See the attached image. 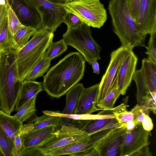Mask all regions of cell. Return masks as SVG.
<instances>
[{
  "mask_svg": "<svg viewBox=\"0 0 156 156\" xmlns=\"http://www.w3.org/2000/svg\"><path fill=\"white\" fill-rule=\"evenodd\" d=\"M0 151L5 156H16L13 141L0 126Z\"/></svg>",
  "mask_w": 156,
  "mask_h": 156,
  "instance_id": "cell-28",
  "label": "cell"
},
{
  "mask_svg": "<svg viewBox=\"0 0 156 156\" xmlns=\"http://www.w3.org/2000/svg\"><path fill=\"white\" fill-rule=\"evenodd\" d=\"M37 96L25 103L14 116L23 123L34 116L36 111L35 103Z\"/></svg>",
  "mask_w": 156,
  "mask_h": 156,
  "instance_id": "cell-30",
  "label": "cell"
},
{
  "mask_svg": "<svg viewBox=\"0 0 156 156\" xmlns=\"http://www.w3.org/2000/svg\"><path fill=\"white\" fill-rule=\"evenodd\" d=\"M84 87L82 83L77 84L67 92L66 105L62 113L67 114L75 113L79 97Z\"/></svg>",
  "mask_w": 156,
  "mask_h": 156,
  "instance_id": "cell-24",
  "label": "cell"
},
{
  "mask_svg": "<svg viewBox=\"0 0 156 156\" xmlns=\"http://www.w3.org/2000/svg\"><path fill=\"white\" fill-rule=\"evenodd\" d=\"M93 150L92 144L89 138L87 139L74 142L56 149L50 153L48 156H58L66 155L73 156L76 153Z\"/></svg>",
  "mask_w": 156,
  "mask_h": 156,
  "instance_id": "cell-21",
  "label": "cell"
},
{
  "mask_svg": "<svg viewBox=\"0 0 156 156\" xmlns=\"http://www.w3.org/2000/svg\"><path fill=\"white\" fill-rule=\"evenodd\" d=\"M44 114L61 118L63 124L72 125L82 129L83 126L90 121L98 119L115 118L112 114L98 113L91 114H67L58 111H44Z\"/></svg>",
  "mask_w": 156,
  "mask_h": 156,
  "instance_id": "cell-16",
  "label": "cell"
},
{
  "mask_svg": "<svg viewBox=\"0 0 156 156\" xmlns=\"http://www.w3.org/2000/svg\"><path fill=\"white\" fill-rule=\"evenodd\" d=\"M13 36L8 27L7 16L4 19L0 29V50L5 51L13 49Z\"/></svg>",
  "mask_w": 156,
  "mask_h": 156,
  "instance_id": "cell-29",
  "label": "cell"
},
{
  "mask_svg": "<svg viewBox=\"0 0 156 156\" xmlns=\"http://www.w3.org/2000/svg\"><path fill=\"white\" fill-rule=\"evenodd\" d=\"M14 143L16 156H20V154L23 149V143L21 132L15 136Z\"/></svg>",
  "mask_w": 156,
  "mask_h": 156,
  "instance_id": "cell-39",
  "label": "cell"
},
{
  "mask_svg": "<svg viewBox=\"0 0 156 156\" xmlns=\"http://www.w3.org/2000/svg\"><path fill=\"white\" fill-rule=\"evenodd\" d=\"M156 91L148 92L143 97L142 105L143 106L154 114L156 110Z\"/></svg>",
  "mask_w": 156,
  "mask_h": 156,
  "instance_id": "cell-35",
  "label": "cell"
},
{
  "mask_svg": "<svg viewBox=\"0 0 156 156\" xmlns=\"http://www.w3.org/2000/svg\"><path fill=\"white\" fill-rule=\"evenodd\" d=\"M7 6L8 29L10 33L13 36L23 25L21 23L11 7L8 5Z\"/></svg>",
  "mask_w": 156,
  "mask_h": 156,
  "instance_id": "cell-33",
  "label": "cell"
},
{
  "mask_svg": "<svg viewBox=\"0 0 156 156\" xmlns=\"http://www.w3.org/2000/svg\"><path fill=\"white\" fill-rule=\"evenodd\" d=\"M23 122L14 116L0 109V126L14 141L15 136L21 132Z\"/></svg>",
  "mask_w": 156,
  "mask_h": 156,
  "instance_id": "cell-22",
  "label": "cell"
},
{
  "mask_svg": "<svg viewBox=\"0 0 156 156\" xmlns=\"http://www.w3.org/2000/svg\"><path fill=\"white\" fill-rule=\"evenodd\" d=\"M19 20L24 25L33 27L37 30L42 28L40 16L36 9L26 0H5Z\"/></svg>",
  "mask_w": 156,
  "mask_h": 156,
  "instance_id": "cell-13",
  "label": "cell"
},
{
  "mask_svg": "<svg viewBox=\"0 0 156 156\" xmlns=\"http://www.w3.org/2000/svg\"><path fill=\"white\" fill-rule=\"evenodd\" d=\"M8 6L5 0H0V29L7 16Z\"/></svg>",
  "mask_w": 156,
  "mask_h": 156,
  "instance_id": "cell-40",
  "label": "cell"
},
{
  "mask_svg": "<svg viewBox=\"0 0 156 156\" xmlns=\"http://www.w3.org/2000/svg\"><path fill=\"white\" fill-rule=\"evenodd\" d=\"M67 47L68 45L62 39L55 42H52L45 52L44 57L51 60L66 51Z\"/></svg>",
  "mask_w": 156,
  "mask_h": 156,
  "instance_id": "cell-32",
  "label": "cell"
},
{
  "mask_svg": "<svg viewBox=\"0 0 156 156\" xmlns=\"http://www.w3.org/2000/svg\"><path fill=\"white\" fill-rule=\"evenodd\" d=\"M63 23L67 26V29H69L76 27L83 22L77 16L67 12L64 17Z\"/></svg>",
  "mask_w": 156,
  "mask_h": 156,
  "instance_id": "cell-37",
  "label": "cell"
},
{
  "mask_svg": "<svg viewBox=\"0 0 156 156\" xmlns=\"http://www.w3.org/2000/svg\"><path fill=\"white\" fill-rule=\"evenodd\" d=\"M138 58L132 50L129 51L121 63L117 74V85L124 95L130 86L136 71Z\"/></svg>",
  "mask_w": 156,
  "mask_h": 156,
  "instance_id": "cell-15",
  "label": "cell"
},
{
  "mask_svg": "<svg viewBox=\"0 0 156 156\" xmlns=\"http://www.w3.org/2000/svg\"><path fill=\"white\" fill-rule=\"evenodd\" d=\"M150 132L144 130L142 125L136 126L131 131L126 130L122 144L119 155L133 156V155L150 144Z\"/></svg>",
  "mask_w": 156,
  "mask_h": 156,
  "instance_id": "cell-11",
  "label": "cell"
},
{
  "mask_svg": "<svg viewBox=\"0 0 156 156\" xmlns=\"http://www.w3.org/2000/svg\"><path fill=\"white\" fill-rule=\"evenodd\" d=\"M140 0H127L130 12L134 20L136 18Z\"/></svg>",
  "mask_w": 156,
  "mask_h": 156,
  "instance_id": "cell-38",
  "label": "cell"
},
{
  "mask_svg": "<svg viewBox=\"0 0 156 156\" xmlns=\"http://www.w3.org/2000/svg\"><path fill=\"white\" fill-rule=\"evenodd\" d=\"M151 153L150 152L148 145L146 146L135 153L133 156H151Z\"/></svg>",
  "mask_w": 156,
  "mask_h": 156,
  "instance_id": "cell-42",
  "label": "cell"
},
{
  "mask_svg": "<svg viewBox=\"0 0 156 156\" xmlns=\"http://www.w3.org/2000/svg\"><path fill=\"white\" fill-rule=\"evenodd\" d=\"M51 60L45 58L44 56L36 64L24 80H34L44 76L50 65Z\"/></svg>",
  "mask_w": 156,
  "mask_h": 156,
  "instance_id": "cell-31",
  "label": "cell"
},
{
  "mask_svg": "<svg viewBox=\"0 0 156 156\" xmlns=\"http://www.w3.org/2000/svg\"><path fill=\"white\" fill-rule=\"evenodd\" d=\"M126 127H116L93 151L94 156H115L119 154L124 136Z\"/></svg>",
  "mask_w": 156,
  "mask_h": 156,
  "instance_id": "cell-14",
  "label": "cell"
},
{
  "mask_svg": "<svg viewBox=\"0 0 156 156\" xmlns=\"http://www.w3.org/2000/svg\"><path fill=\"white\" fill-rule=\"evenodd\" d=\"M126 107V105L122 103L112 109L104 110L102 112L114 114L120 125L119 127H126V124L128 122L133 121L134 119L133 114L131 111L127 110Z\"/></svg>",
  "mask_w": 156,
  "mask_h": 156,
  "instance_id": "cell-26",
  "label": "cell"
},
{
  "mask_svg": "<svg viewBox=\"0 0 156 156\" xmlns=\"http://www.w3.org/2000/svg\"><path fill=\"white\" fill-rule=\"evenodd\" d=\"M133 80L137 87V104L142 105V98L147 92L156 91V64L143 59L141 68L136 71Z\"/></svg>",
  "mask_w": 156,
  "mask_h": 156,
  "instance_id": "cell-9",
  "label": "cell"
},
{
  "mask_svg": "<svg viewBox=\"0 0 156 156\" xmlns=\"http://www.w3.org/2000/svg\"><path fill=\"white\" fill-rule=\"evenodd\" d=\"M145 47L147 49L145 53L147 58L156 64V32L150 34L147 46Z\"/></svg>",
  "mask_w": 156,
  "mask_h": 156,
  "instance_id": "cell-34",
  "label": "cell"
},
{
  "mask_svg": "<svg viewBox=\"0 0 156 156\" xmlns=\"http://www.w3.org/2000/svg\"><path fill=\"white\" fill-rule=\"evenodd\" d=\"M108 9L114 33L122 46L130 51L137 46L145 47L146 35L138 30L127 0H110Z\"/></svg>",
  "mask_w": 156,
  "mask_h": 156,
  "instance_id": "cell-2",
  "label": "cell"
},
{
  "mask_svg": "<svg viewBox=\"0 0 156 156\" xmlns=\"http://www.w3.org/2000/svg\"><path fill=\"white\" fill-rule=\"evenodd\" d=\"M133 115V120L136 126L142 125L144 118V113L149 115L150 110L143 105L137 104L130 111Z\"/></svg>",
  "mask_w": 156,
  "mask_h": 156,
  "instance_id": "cell-36",
  "label": "cell"
},
{
  "mask_svg": "<svg viewBox=\"0 0 156 156\" xmlns=\"http://www.w3.org/2000/svg\"><path fill=\"white\" fill-rule=\"evenodd\" d=\"M27 124L23 125L21 133L26 134L48 126H53L57 128L61 123V118L44 114L38 117L34 115Z\"/></svg>",
  "mask_w": 156,
  "mask_h": 156,
  "instance_id": "cell-19",
  "label": "cell"
},
{
  "mask_svg": "<svg viewBox=\"0 0 156 156\" xmlns=\"http://www.w3.org/2000/svg\"><path fill=\"white\" fill-rule=\"evenodd\" d=\"M38 12L41 17L42 27L53 32L63 23L67 12L64 5L55 4L46 0H26Z\"/></svg>",
  "mask_w": 156,
  "mask_h": 156,
  "instance_id": "cell-8",
  "label": "cell"
},
{
  "mask_svg": "<svg viewBox=\"0 0 156 156\" xmlns=\"http://www.w3.org/2000/svg\"><path fill=\"white\" fill-rule=\"evenodd\" d=\"M37 31L33 27L23 25L13 36V49L19 50L22 48Z\"/></svg>",
  "mask_w": 156,
  "mask_h": 156,
  "instance_id": "cell-25",
  "label": "cell"
},
{
  "mask_svg": "<svg viewBox=\"0 0 156 156\" xmlns=\"http://www.w3.org/2000/svg\"><path fill=\"white\" fill-rule=\"evenodd\" d=\"M44 90L42 83L34 80L23 81L16 102L15 110L18 111L25 103Z\"/></svg>",
  "mask_w": 156,
  "mask_h": 156,
  "instance_id": "cell-20",
  "label": "cell"
},
{
  "mask_svg": "<svg viewBox=\"0 0 156 156\" xmlns=\"http://www.w3.org/2000/svg\"><path fill=\"white\" fill-rule=\"evenodd\" d=\"M67 44L76 49L90 65L94 60L101 59V48L91 35L90 27L82 23L73 28L67 29L62 36Z\"/></svg>",
  "mask_w": 156,
  "mask_h": 156,
  "instance_id": "cell-5",
  "label": "cell"
},
{
  "mask_svg": "<svg viewBox=\"0 0 156 156\" xmlns=\"http://www.w3.org/2000/svg\"><path fill=\"white\" fill-rule=\"evenodd\" d=\"M2 51L0 52V60H1V55H2Z\"/></svg>",
  "mask_w": 156,
  "mask_h": 156,
  "instance_id": "cell-46",
  "label": "cell"
},
{
  "mask_svg": "<svg viewBox=\"0 0 156 156\" xmlns=\"http://www.w3.org/2000/svg\"><path fill=\"white\" fill-rule=\"evenodd\" d=\"M54 32L42 27L22 48L16 50V58L20 78L24 81L37 62L44 55L52 42Z\"/></svg>",
  "mask_w": 156,
  "mask_h": 156,
  "instance_id": "cell-4",
  "label": "cell"
},
{
  "mask_svg": "<svg viewBox=\"0 0 156 156\" xmlns=\"http://www.w3.org/2000/svg\"><path fill=\"white\" fill-rule=\"evenodd\" d=\"M63 5L67 12L90 27L100 28L107 19V11L100 0H73Z\"/></svg>",
  "mask_w": 156,
  "mask_h": 156,
  "instance_id": "cell-6",
  "label": "cell"
},
{
  "mask_svg": "<svg viewBox=\"0 0 156 156\" xmlns=\"http://www.w3.org/2000/svg\"><path fill=\"white\" fill-rule=\"evenodd\" d=\"M129 51L130 50L127 48L121 46L111 53L108 66L99 83L97 105L105 98L110 92L116 76L119 67Z\"/></svg>",
  "mask_w": 156,
  "mask_h": 156,
  "instance_id": "cell-10",
  "label": "cell"
},
{
  "mask_svg": "<svg viewBox=\"0 0 156 156\" xmlns=\"http://www.w3.org/2000/svg\"><path fill=\"white\" fill-rule=\"evenodd\" d=\"M135 20L142 34L156 32V0H140Z\"/></svg>",
  "mask_w": 156,
  "mask_h": 156,
  "instance_id": "cell-12",
  "label": "cell"
},
{
  "mask_svg": "<svg viewBox=\"0 0 156 156\" xmlns=\"http://www.w3.org/2000/svg\"><path fill=\"white\" fill-rule=\"evenodd\" d=\"M120 126L115 118L98 119L91 120L82 129L90 135L101 130L119 127Z\"/></svg>",
  "mask_w": 156,
  "mask_h": 156,
  "instance_id": "cell-23",
  "label": "cell"
},
{
  "mask_svg": "<svg viewBox=\"0 0 156 156\" xmlns=\"http://www.w3.org/2000/svg\"><path fill=\"white\" fill-rule=\"evenodd\" d=\"M99 83L82 90L78 101L75 113L92 114L99 110L97 108Z\"/></svg>",
  "mask_w": 156,
  "mask_h": 156,
  "instance_id": "cell-17",
  "label": "cell"
},
{
  "mask_svg": "<svg viewBox=\"0 0 156 156\" xmlns=\"http://www.w3.org/2000/svg\"><path fill=\"white\" fill-rule=\"evenodd\" d=\"M90 137V135L79 127L72 125H62L38 148L43 156H48L56 149L74 142L87 139Z\"/></svg>",
  "mask_w": 156,
  "mask_h": 156,
  "instance_id": "cell-7",
  "label": "cell"
},
{
  "mask_svg": "<svg viewBox=\"0 0 156 156\" xmlns=\"http://www.w3.org/2000/svg\"><path fill=\"white\" fill-rule=\"evenodd\" d=\"M55 4L64 5L72 1L73 0H46Z\"/></svg>",
  "mask_w": 156,
  "mask_h": 156,
  "instance_id": "cell-45",
  "label": "cell"
},
{
  "mask_svg": "<svg viewBox=\"0 0 156 156\" xmlns=\"http://www.w3.org/2000/svg\"><path fill=\"white\" fill-rule=\"evenodd\" d=\"M56 129L54 126H51L28 133H21L23 143L22 150L30 148L38 147L52 136L56 130Z\"/></svg>",
  "mask_w": 156,
  "mask_h": 156,
  "instance_id": "cell-18",
  "label": "cell"
},
{
  "mask_svg": "<svg viewBox=\"0 0 156 156\" xmlns=\"http://www.w3.org/2000/svg\"><path fill=\"white\" fill-rule=\"evenodd\" d=\"M86 61L79 52H71L52 67L44 76V90L59 98L77 84L84 75Z\"/></svg>",
  "mask_w": 156,
  "mask_h": 156,
  "instance_id": "cell-1",
  "label": "cell"
},
{
  "mask_svg": "<svg viewBox=\"0 0 156 156\" xmlns=\"http://www.w3.org/2000/svg\"><path fill=\"white\" fill-rule=\"evenodd\" d=\"M23 82L20 78L16 50L2 51L0 61V108L8 114L15 110Z\"/></svg>",
  "mask_w": 156,
  "mask_h": 156,
  "instance_id": "cell-3",
  "label": "cell"
},
{
  "mask_svg": "<svg viewBox=\"0 0 156 156\" xmlns=\"http://www.w3.org/2000/svg\"><path fill=\"white\" fill-rule=\"evenodd\" d=\"M117 85V75L112 88L105 98L98 105L97 107L99 110L112 109L117 99L121 95Z\"/></svg>",
  "mask_w": 156,
  "mask_h": 156,
  "instance_id": "cell-27",
  "label": "cell"
},
{
  "mask_svg": "<svg viewBox=\"0 0 156 156\" xmlns=\"http://www.w3.org/2000/svg\"><path fill=\"white\" fill-rule=\"evenodd\" d=\"M136 126V125L133 120L128 122L126 125V130L128 131L133 130Z\"/></svg>",
  "mask_w": 156,
  "mask_h": 156,
  "instance_id": "cell-44",
  "label": "cell"
},
{
  "mask_svg": "<svg viewBox=\"0 0 156 156\" xmlns=\"http://www.w3.org/2000/svg\"><path fill=\"white\" fill-rule=\"evenodd\" d=\"M90 65L92 66L93 73L97 74H99L100 73V67L97 60H93L91 62Z\"/></svg>",
  "mask_w": 156,
  "mask_h": 156,
  "instance_id": "cell-43",
  "label": "cell"
},
{
  "mask_svg": "<svg viewBox=\"0 0 156 156\" xmlns=\"http://www.w3.org/2000/svg\"><path fill=\"white\" fill-rule=\"evenodd\" d=\"M149 115L144 113V118L142 122V125L144 130L150 132L153 128L154 125L152 120Z\"/></svg>",
  "mask_w": 156,
  "mask_h": 156,
  "instance_id": "cell-41",
  "label": "cell"
}]
</instances>
